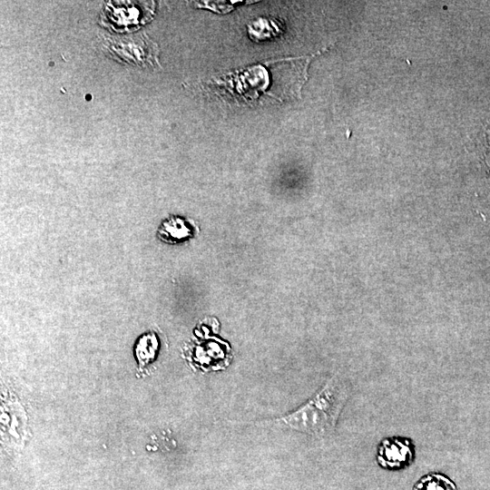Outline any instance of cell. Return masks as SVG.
Listing matches in <instances>:
<instances>
[{"mask_svg": "<svg viewBox=\"0 0 490 490\" xmlns=\"http://www.w3.org/2000/svg\"><path fill=\"white\" fill-rule=\"evenodd\" d=\"M283 32V24L274 18L260 17L248 24L250 39L257 42L268 41L279 36Z\"/></svg>", "mask_w": 490, "mask_h": 490, "instance_id": "5", "label": "cell"}, {"mask_svg": "<svg viewBox=\"0 0 490 490\" xmlns=\"http://www.w3.org/2000/svg\"><path fill=\"white\" fill-rule=\"evenodd\" d=\"M153 2H108L103 20L114 30L136 29L148 22L153 14Z\"/></svg>", "mask_w": 490, "mask_h": 490, "instance_id": "2", "label": "cell"}, {"mask_svg": "<svg viewBox=\"0 0 490 490\" xmlns=\"http://www.w3.org/2000/svg\"><path fill=\"white\" fill-rule=\"evenodd\" d=\"M413 456L414 452L407 440L398 437L387 438L379 446L377 461L384 467L399 468L410 464Z\"/></svg>", "mask_w": 490, "mask_h": 490, "instance_id": "4", "label": "cell"}, {"mask_svg": "<svg viewBox=\"0 0 490 490\" xmlns=\"http://www.w3.org/2000/svg\"><path fill=\"white\" fill-rule=\"evenodd\" d=\"M348 393L346 381L334 376L305 404L271 422L316 437L327 436L334 431Z\"/></svg>", "mask_w": 490, "mask_h": 490, "instance_id": "1", "label": "cell"}, {"mask_svg": "<svg viewBox=\"0 0 490 490\" xmlns=\"http://www.w3.org/2000/svg\"><path fill=\"white\" fill-rule=\"evenodd\" d=\"M109 39L106 48L113 58L131 64H153L158 62L157 44L146 35Z\"/></svg>", "mask_w": 490, "mask_h": 490, "instance_id": "3", "label": "cell"}, {"mask_svg": "<svg viewBox=\"0 0 490 490\" xmlns=\"http://www.w3.org/2000/svg\"><path fill=\"white\" fill-rule=\"evenodd\" d=\"M413 490H456V486L443 475L430 474L420 479Z\"/></svg>", "mask_w": 490, "mask_h": 490, "instance_id": "6", "label": "cell"}, {"mask_svg": "<svg viewBox=\"0 0 490 490\" xmlns=\"http://www.w3.org/2000/svg\"><path fill=\"white\" fill-rule=\"evenodd\" d=\"M189 230L180 219L171 218L164 221L159 229L158 235L166 241L172 239H181L188 235Z\"/></svg>", "mask_w": 490, "mask_h": 490, "instance_id": "7", "label": "cell"}, {"mask_svg": "<svg viewBox=\"0 0 490 490\" xmlns=\"http://www.w3.org/2000/svg\"><path fill=\"white\" fill-rule=\"evenodd\" d=\"M487 149L485 152V162L490 169V132L487 134Z\"/></svg>", "mask_w": 490, "mask_h": 490, "instance_id": "8", "label": "cell"}]
</instances>
